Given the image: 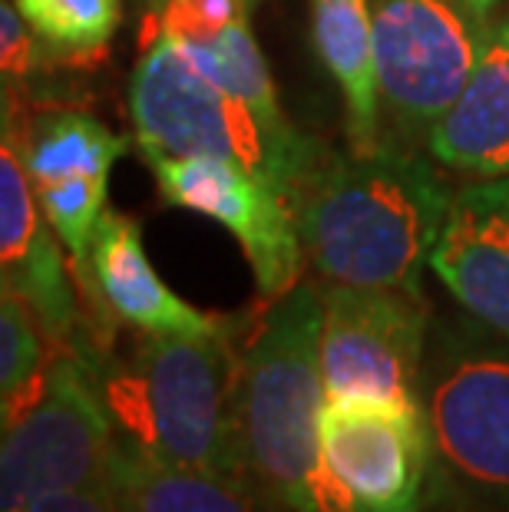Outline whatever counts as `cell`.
<instances>
[{
    "instance_id": "cell-11",
    "label": "cell",
    "mask_w": 509,
    "mask_h": 512,
    "mask_svg": "<svg viewBox=\"0 0 509 512\" xmlns=\"http://www.w3.org/2000/svg\"><path fill=\"white\" fill-rule=\"evenodd\" d=\"M4 123L14 129L7 110ZM14 139L43 219L67 248L77 285H83L90 278L96 225L106 212L110 169L129 139L80 110L43 113L27 129H14Z\"/></svg>"
},
{
    "instance_id": "cell-9",
    "label": "cell",
    "mask_w": 509,
    "mask_h": 512,
    "mask_svg": "<svg viewBox=\"0 0 509 512\" xmlns=\"http://www.w3.org/2000/svg\"><path fill=\"white\" fill-rule=\"evenodd\" d=\"M321 374L328 400L424 407L430 304L424 294L321 281Z\"/></svg>"
},
{
    "instance_id": "cell-12",
    "label": "cell",
    "mask_w": 509,
    "mask_h": 512,
    "mask_svg": "<svg viewBox=\"0 0 509 512\" xmlns=\"http://www.w3.org/2000/svg\"><path fill=\"white\" fill-rule=\"evenodd\" d=\"M80 294L86 308V337L77 354L93 367L113 354L116 321L129 324L139 334L166 337H205L229 328V321L192 308L166 288V281L156 275L153 261L143 252L139 225L116 212H103L96 225L90 278L80 285Z\"/></svg>"
},
{
    "instance_id": "cell-3",
    "label": "cell",
    "mask_w": 509,
    "mask_h": 512,
    "mask_svg": "<svg viewBox=\"0 0 509 512\" xmlns=\"http://www.w3.org/2000/svg\"><path fill=\"white\" fill-rule=\"evenodd\" d=\"M321 285L298 281L272 298L238 351V427L248 479L281 512H301L321 473Z\"/></svg>"
},
{
    "instance_id": "cell-20",
    "label": "cell",
    "mask_w": 509,
    "mask_h": 512,
    "mask_svg": "<svg viewBox=\"0 0 509 512\" xmlns=\"http://www.w3.org/2000/svg\"><path fill=\"white\" fill-rule=\"evenodd\" d=\"M30 30L60 60L93 63L123 24V0H14Z\"/></svg>"
},
{
    "instance_id": "cell-22",
    "label": "cell",
    "mask_w": 509,
    "mask_h": 512,
    "mask_svg": "<svg viewBox=\"0 0 509 512\" xmlns=\"http://www.w3.org/2000/svg\"><path fill=\"white\" fill-rule=\"evenodd\" d=\"M24 512H123V509H119L113 483L103 479V483H93L83 489H67V493L43 496Z\"/></svg>"
},
{
    "instance_id": "cell-21",
    "label": "cell",
    "mask_w": 509,
    "mask_h": 512,
    "mask_svg": "<svg viewBox=\"0 0 509 512\" xmlns=\"http://www.w3.org/2000/svg\"><path fill=\"white\" fill-rule=\"evenodd\" d=\"M40 47L43 43L30 30L14 0H0V70H4V86L14 80H27L40 70Z\"/></svg>"
},
{
    "instance_id": "cell-10",
    "label": "cell",
    "mask_w": 509,
    "mask_h": 512,
    "mask_svg": "<svg viewBox=\"0 0 509 512\" xmlns=\"http://www.w3.org/2000/svg\"><path fill=\"white\" fill-rule=\"evenodd\" d=\"M156 189L169 205L209 215L238 238L252 261L258 291L268 301L301 281V248L295 209L285 192L252 176L248 169L215 156H159L146 152Z\"/></svg>"
},
{
    "instance_id": "cell-23",
    "label": "cell",
    "mask_w": 509,
    "mask_h": 512,
    "mask_svg": "<svg viewBox=\"0 0 509 512\" xmlns=\"http://www.w3.org/2000/svg\"><path fill=\"white\" fill-rule=\"evenodd\" d=\"M136 7H139V14L143 17H156L162 7H166V0H136Z\"/></svg>"
},
{
    "instance_id": "cell-19",
    "label": "cell",
    "mask_w": 509,
    "mask_h": 512,
    "mask_svg": "<svg viewBox=\"0 0 509 512\" xmlns=\"http://www.w3.org/2000/svg\"><path fill=\"white\" fill-rule=\"evenodd\" d=\"M53 354H57V344L43 334L34 311L4 285L0 291V407H4V427H10L40 397Z\"/></svg>"
},
{
    "instance_id": "cell-4",
    "label": "cell",
    "mask_w": 509,
    "mask_h": 512,
    "mask_svg": "<svg viewBox=\"0 0 509 512\" xmlns=\"http://www.w3.org/2000/svg\"><path fill=\"white\" fill-rule=\"evenodd\" d=\"M129 116L143 156H215L288 199L324 156L288 119H268L225 93L162 34L143 43L129 76Z\"/></svg>"
},
{
    "instance_id": "cell-6",
    "label": "cell",
    "mask_w": 509,
    "mask_h": 512,
    "mask_svg": "<svg viewBox=\"0 0 509 512\" xmlns=\"http://www.w3.org/2000/svg\"><path fill=\"white\" fill-rule=\"evenodd\" d=\"M480 0H371L377 96L391 126L387 143L427 146L490 37Z\"/></svg>"
},
{
    "instance_id": "cell-13",
    "label": "cell",
    "mask_w": 509,
    "mask_h": 512,
    "mask_svg": "<svg viewBox=\"0 0 509 512\" xmlns=\"http://www.w3.org/2000/svg\"><path fill=\"white\" fill-rule=\"evenodd\" d=\"M63 252L67 248L37 205L14 129L4 123V146H0V271H4V285L34 311L37 324L53 344L80 351L86 337V308L73 265H67Z\"/></svg>"
},
{
    "instance_id": "cell-25",
    "label": "cell",
    "mask_w": 509,
    "mask_h": 512,
    "mask_svg": "<svg viewBox=\"0 0 509 512\" xmlns=\"http://www.w3.org/2000/svg\"><path fill=\"white\" fill-rule=\"evenodd\" d=\"M480 4H483V7H493V4H496V0H480Z\"/></svg>"
},
{
    "instance_id": "cell-8",
    "label": "cell",
    "mask_w": 509,
    "mask_h": 512,
    "mask_svg": "<svg viewBox=\"0 0 509 512\" xmlns=\"http://www.w3.org/2000/svg\"><path fill=\"white\" fill-rule=\"evenodd\" d=\"M433 437L424 407L328 400L321 473L301 512H427Z\"/></svg>"
},
{
    "instance_id": "cell-1",
    "label": "cell",
    "mask_w": 509,
    "mask_h": 512,
    "mask_svg": "<svg viewBox=\"0 0 509 512\" xmlns=\"http://www.w3.org/2000/svg\"><path fill=\"white\" fill-rule=\"evenodd\" d=\"M453 192L417 149L384 143L334 156L291 195L301 248L328 285L420 291Z\"/></svg>"
},
{
    "instance_id": "cell-17",
    "label": "cell",
    "mask_w": 509,
    "mask_h": 512,
    "mask_svg": "<svg viewBox=\"0 0 509 512\" xmlns=\"http://www.w3.org/2000/svg\"><path fill=\"white\" fill-rule=\"evenodd\" d=\"M311 40L348 103L351 149H381L384 126L374 70L371 0H311Z\"/></svg>"
},
{
    "instance_id": "cell-16",
    "label": "cell",
    "mask_w": 509,
    "mask_h": 512,
    "mask_svg": "<svg viewBox=\"0 0 509 512\" xmlns=\"http://www.w3.org/2000/svg\"><path fill=\"white\" fill-rule=\"evenodd\" d=\"M110 483L123 512H281L255 479L156 463L119 437Z\"/></svg>"
},
{
    "instance_id": "cell-18",
    "label": "cell",
    "mask_w": 509,
    "mask_h": 512,
    "mask_svg": "<svg viewBox=\"0 0 509 512\" xmlns=\"http://www.w3.org/2000/svg\"><path fill=\"white\" fill-rule=\"evenodd\" d=\"M176 47L186 53L209 80L219 83L225 93H232L235 100L248 103L252 110H258L268 119H285V113H281V106H278L268 63L262 57V50H258L252 30H248V17H238L229 27L215 30L209 37L176 43Z\"/></svg>"
},
{
    "instance_id": "cell-2",
    "label": "cell",
    "mask_w": 509,
    "mask_h": 512,
    "mask_svg": "<svg viewBox=\"0 0 509 512\" xmlns=\"http://www.w3.org/2000/svg\"><path fill=\"white\" fill-rule=\"evenodd\" d=\"M116 437L156 463L248 476L232 324L205 337L143 334L93 370Z\"/></svg>"
},
{
    "instance_id": "cell-15",
    "label": "cell",
    "mask_w": 509,
    "mask_h": 512,
    "mask_svg": "<svg viewBox=\"0 0 509 512\" xmlns=\"http://www.w3.org/2000/svg\"><path fill=\"white\" fill-rule=\"evenodd\" d=\"M427 149L447 169L509 176V10L493 20L467 86L430 129Z\"/></svg>"
},
{
    "instance_id": "cell-14",
    "label": "cell",
    "mask_w": 509,
    "mask_h": 512,
    "mask_svg": "<svg viewBox=\"0 0 509 512\" xmlns=\"http://www.w3.org/2000/svg\"><path fill=\"white\" fill-rule=\"evenodd\" d=\"M430 268L463 314L509 341V176L453 195Z\"/></svg>"
},
{
    "instance_id": "cell-5",
    "label": "cell",
    "mask_w": 509,
    "mask_h": 512,
    "mask_svg": "<svg viewBox=\"0 0 509 512\" xmlns=\"http://www.w3.org/2000/svg\"><path fill=\"white\" fill-rule=\"evenodd\" d=\"M424 413L430 499L457 512H509V341L470 314L430 328Z\"/></svg>"
},
{
    "instance_id": "cell-24",
    "label": "cell",
    "mask_w": 509,
    "mask_h": 512,
    "mask_svg": "<svg viewBox=\"0 0 509 512\" xmlns=\"http://www.w3.org/2000/svg\"><path fill=\"white\" fill-rule=\"evenodd\" d=\"M255 4H262V0H245V7H248V10H252Z\"/></svg>"
},
{
    "instance_id": "cell-7",
    "label": "cell",
    "mask_w": 509,
    "mask_h": 512,
    "mask_svg": "<svg viewBox=\"0 0 509 512\" xmlns=\"http://www.w3.org/2000/svg\"><path fill=\"white\" fill-rule=\"evenodd\" d=\"M116 427L93 367L57 347L40 397L4 427L0 512H24L43 496L110 479Z\"/></svg>"
}]
</instances>
